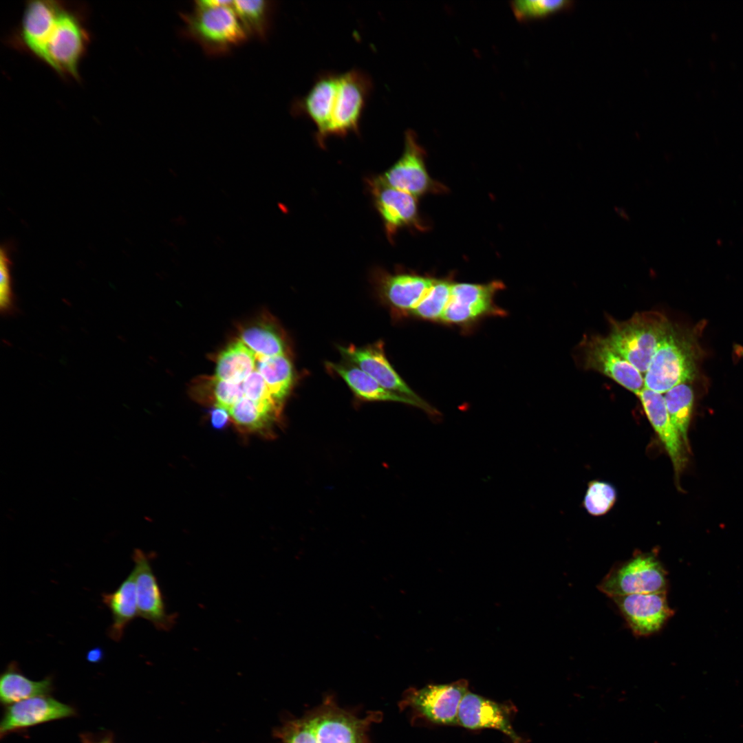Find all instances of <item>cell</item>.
I'll return each instance as SVG.
<instances>
[{"label": "cell", "mask_w": 743, "mask_h": 743, "mask_svg": "<svg viewBox=\"0 0 743 743\" xmlns=\"http://www.w3.org/2000/svg\"><path fill=\"white\" fill-rule=\"evenodd\" d=\"M374 714L359 718L329 702L279 732L282 743H366Z\"/></svg>", "instance_id": "1"}, {"label": "cell", "mask_w": 743, "mask_h": 743, "mask_svg": "<svg viewBox=\"0 0 743 743\" xmlns=\"http://www.w3.org/2000/svg\"><path fill=\"white\" fill-rule=\"evenodd\" d=\"M84 17L82 8L63 2L39 59L62 77L80 78V63L91 40Z\"/></svg>", "instance_id": "2"}, {"label": "cell", "mask_w": 743, "mask_h": 743, "mask_svg": "<svg viewBox=\"0 0 743 743\" xmlns=\"http://www.w3.org/2000/svg\"><path fill=\"white\" fill-rule=\"evenodd\" d=\"M671 325L659 312H638L625 321H611L610 332L605 338L616 352L645 374Z\"/></svg>", "instance_id": "3"}, {"label": "cell", "mask_w": 743, "mask_h": 743, "mask_svg": "<svg viewBox=\"0 0 743 743\" xmlns=\"http://www.w3.org/2000/svg\"><path fill=\"white\" fill-rule=\"evenodd\" d=\"M195 7L192 13L182 17L185 32L208 54L226 53L246 39L247 32L232 6Z\"/></svg>", "instance_id": "4"}, {"label": "cell", "mask_w": 743, "mask_h": 743, "mask_svg": "<svg viewBox=\"0 0 743 743\" xmlns=\"http://www.w3.org/2000/svg\"><path fill=\"white\" fill-rule=\"evenodd\" d=\"M696 372L691 347L671 325L645 373L644 387L663 394L691 382Z\"/></svg>", "instance_id": "5"}, {"label": "cell", "mask_w": 743, "mask_h": 743, "mask_svg": "<svg viewBox=\"0 0 743 743\" xmlns=\"http://www.w3.org/2000/svg\"><path fill=\"white\" fill-rule=\"evenodd\" d=\"M667 572L654 552L637 553L612 567L598 585L610 598L667 592Z\"/></svg>", "instance_id": "6"}, {"label": "cell", "mask_w": 743, "mask_h": 743, "mask_svg": "<svg viewBox=\"0 0 743 743\" xmlns=\"http://www.w3.org/2000/svg\"><path fill=\"white\" fill-rule=\"evenodd\" d=\"M372 89V78L358 69L339 74L328 138L359 132L360 118Z\"/></svg>", "instance_id": "7"}, {"label": "cell", "mask_w": 743, "mask_h": 743, "mask_svg": "<svg viewBox=\"0 0 743 743\" xmlns=\"http://www.w3.org/2000/svg\"><path fill=\"white\" fill-rule=\"evenodd\" d=\"M425 154L415 132L408 129L405 133L400 158L380 177L389 186L416 197L444 191L445 186L434 181L428 173Z\"/></svg>", "instance_id": "8"}, {"label": "cell", "mask_w": 743, "mask_h": 743, "mask_svg": "<svg viewBox=\"0 0 743 743\" xmlns=\"http://www.w3.org/2000/svg\"><path fill=\"white\" fill-rule=\"evenodd\" d=\"M468 688L469 683L464 679L449 684L429 685L420 689H411L407 695L406 704L431 724L459 725V707Z\"/></svg>", "instance_id": "9"}, {"label": "cell", "mask_w": 743, "mask_h": 743, "mask_svg": "<svg viewBox=\"0 0 743 743\" xmlns=\"http://www.w3.org/2000/svg\"><path fill=\"white\" fill-rule=\"evenodd\" d=\"M366 182L390 241L401 228L423 229L417 197L389 186L380 175L369 177Z\"/></svg>", "instance_id": "10"}, {"label": "cell", "mask_w": 743, "mask_h": 743, "mask_svg": "<svg viewBox=\"0 0 743 743\" xmlns=\"http://www.w3.org/2000/svg\"><path fill=\"white\" fill-rule=\"evenodd\" d=\"M504 288L495 281L486 284L453 283L441 321L451 325H467L491 314H502L494 303L495 293Z\"/></svg>", "instance_id": "11"}, {"label": "cell", "mask_w": 743, "mask_h": 743, "mask_svg": "<svg viewBox=\"0 0 743 743\" xmlns=\"http://www.w3.org/2000/svg\"><path fill=\"white\" fill-rule=\"evenodd\" d=\"M637 636L658 632L673 616L667 592L634 594L610 598Z\"/></svg>", "instance_id": "12"}, {"label": "cell", "mask_w": 743, "mask_h": 743, "mask_svg": "<svg viewBox=\"0 0 743 743\" xmlns=\"http://www.w3.org/2000/svg\"><path fill=\"white\" fill-rule=\"evenodd\" d=\"M341 354L353 365L376 380L385 389L416 401L431 415L439 413L419 397L399 376L385 357L380 343L363 347L353 345L338 347Z\"/></svg>", "instance_id": "13"}, {"label": "cell", "mask_w": 743, "mask_h": 743, "mask_svg": "<svg viewBox=\"0 0 743 743\" xmlns=\"http://www.w3.org/2000/svg\"><path fill=\"white\" fill-rule=\"evenodd\" d=\"M75 715L76 710L74 707L50 696L30 698L5 706L0 722V737Z\"/></svg>", "instance_id": "14"}, {"label": "cell", "mask_w": 743, "mask_h": 743, "mask_svg": "<svg viewBox=\"0 0 743 743\" xmlns=\"http://www.w3.org/2000/svg\"><path fill=\"white\" fill-rule=\"evenodd\" d=\"M132 559L136 587L138 616L147 620L159 630L169 631L175 625L176 616L167 612L163 595L153 571L149 556L135 549Z\"/></svg>", "instance_id": "15"}, {"label": "cell", "mask_w": 743, "mask_h": 743, "mask_svg": "<svg viewBox=\"0 0 743 743\" xmlns=\"http://www.w3.org/2000/svg\"><path fill=\"white\" fill-rule=\"evenodd\" d=\"M515 711L512 704L499 703L469 691L459 707L458 724L471 730L496 729L506 735L512 743H524V739L512 724Z\"/></svg>", "instance_id": "16"}, {"label": "cell", "mask_w": 743, "mask_h": 743, "mask_svg": "<svg viewBox=\"0 0 743 743\" xmlns=\"http://www.w3.org/2000/svg\"><path fill=\"white\" fill-rule=\"evenodd\" d=\"M339 74L334 72L321 73L308 92L295 100L292 105L294 115L306 116L313 122L316 129L315 140L322 148L328 138Z\"/></svg>", "instance_id": "17"}, {"label": "cell", "mask_w": 743, "mask_h": 743, "mask_svg": "<svg viewBox=\"0 0 743 743\" xmlns=\"http://www.w3.org/2000/svg\"><path fill=\"white\" fill-rule=\"evenodd\" d=\"M63 3L48 0L27 2L20 25L8 39L9 44L39 60Z\"/></svg>", "instance_id": "18"}, {"label": "cell", "mask_w": 743, "mask_h": 743, "mask_svg": "<svg viewBox=\"0 0 743 743\" xmlns=\"http://www.w3.org/2000/svg\"><path fill=\"white\" fill-rule=\"evenodd\" d=\"M585 367L612 378L636 395L644 388V377L616 352L605 337L594 336L583 344Z\"/></svg>", "instance_id": "19"}, {"label": "cell", "mask_w": 743, "mask_h": 743, "mask_svg": "<svg viewBox=\"0 0 743 743\" xmlns=\"http://www.w3.org/2000/svg\"><path fill=\"white\" fill-rule=\"evenodd\" d=\"M636 396L671 461L678 482L688 462L689 450L669 418L664 396L645 387Z\"/></svg>", "instance_id": "20"}, {"label": "cell", "mask_w": 743, "mask_h": 743, "mask_svg": "<svg viewBox=\"0 0 743 743\" xmlns=\"http://www.w3.org/2000/svg\"><path fill=\"white\" fill-rule=\"evenodd\" d=\"M381 292L395 308L410 312L427 293L435 279L413 273L376 270Z\"/></svg>", "instance_id": "21"}, {"label": "cell", "mask_w": 743, "mask_h": 743, "mask_svg": "<svg viewBox=\"0 0 743 743\" xmlns=\"http://www.w3.org/2000/svg\"><path fill=\"white\" fill-rule=\"evenodd\" d=\"M102 601L109 608L112 616L109 636L114 641H119L127 625L138 616L133 571L114 592L103 593Z\"/></svg>", "instance_id": "22"}, {"label": "cell", "mask_w": 743, "mask_h": 743, "mask_svg": "<svg viewBox=\"0 0 743 743\" xmlns=\"http://www.w3.org/2000/svg\"><path fill=\"white\" fill-rule=\"evenodd\" d=\"M53 690L52 676L32 680L23 674L15 661L10 662L0 676V700L5 706L33 697L50 696Z\"/></svg>", "instance_id": "23"}, {"label": "cell", "mask_w": 743, "mask_h": 743, "mask_svg": "<svg viewBox=\"0 0 743 743\" xmlns=\"http://www.w3.org/2000/svg\"><path fill=\"white\" fill-rule=\"evenodd\" d=\"M327 365L345 381L359 398L368 400L400 402L420 408L416 401L385 389L373 378L352 364L327 363Z\"/></svg>", "instance_id": "24"}, {"label": "cell", "mask_w": 743, "mask_h": 743, "mask_svg": "<svg viewBox=\"0 0 743 743\" xmlns=\"http://www.w3.org/2000/svg\"><path fill=\"white\" fill-rule=\"evenodd\" d=\"M255 353L240 339L230 343L217 356L214 377L240 384L256 369Z\"/></svg>", "instance_id": "25"}, {"label": "cell", "mask_w": 743, "mask_h": 743, "mask_svg": "<svg viewBox=\"0 0 743 743\" xmlns=\"http://www.w3.org/2000/svg\"><path fill=\"white\" fill-rule=\"evenodd\" d=\"M257 357L256 370L263 378L272 398L281 405L292 385L293 367L286 354Z\"/></svg>", "instance_id": "26"}, {"label": "cell", "mask_w": 743, "mask_h": 743, "mask_svg": "<svg viewBox=\"0 0 743 743\" xmlns=\"http://www.w3.org/2000/svg\"><path fill=\"white\" fill-rule=\"evenodd\" d=\"M663 396L669 418L689 451L688 432L694 398L692 388L688 384H681Z\"/></svg>", "instance_id": "27"}, {"label": "cell", "mask_w": 743, "mask_h": 743, "mask_svg": "<svg viewBox=\"0 0 743 743\" xmlns=\"http://www.w3.org/2000/svg\"><path fill=\"white\" fill-rule=\"evenodd\" d=\"M239 339L258 356L271 357L286 354L284 341L270 324L257 323L249 325L241 331Z\"/></svg>", "instance_id": "28"}, {"label": "cell", "mask_w": 743, "mask_h": 743, "mask_svg": "<svg viewBox=\"0 0 743 743\" xmlns=\"http://www.w3.org/2000/svg\"><path fill=\"white\" fill-rule=\"evenodd\" d=\"M232 7L247 32L263 38L269 25L270 5L267 1H233Z\"/></svg>", "instance_id": "29"}, {"label": "cell", "mask_w": 743, "mask_h": 743, "mask_svg": "<svg viewBox=\"0 0 743 743\" xmlns=\"http://www.w3.org/2000/svg\"><path fill=\"white\" fill-rule=\"evenodd\" d=\"M453 283L446 279H435L418 305L411 312L418 318L441 320L449 303Z\"/></svg>", "instance_id": "30"}, {"label": "cell", "mask_w": 743, "mask_h": 743, "mask_svg": "<svg viewBox=\"0 0 743 743\" xmlns=\"http://www.w3.org/2000/svg\"><path fill=\"white\" fill-rule=\"evenodd\" d=\"M616 498V491L613 485L604 481L593 480L588 484L583 506L590 515L601 516L611 510Z\"/></svg>", "instance_id": "31"}, {"label": "cell", "mask_w": 743, "mask_h": 743, "mask_svg": "<svg viewBox=\"0 0 743 743\" xmlns=\"http://www.w3.org/2000/svg\"><path fill=\"white\" fill-rule=\"evenodd\" d=\"M570 1L519 0L510 2V7L519 21L543 18L570 7Z\"/></svg>", "instance_id": "32"}, {"label": "cell", "mask_w": 743, "mask_h": 743, "mask_svg": "<svg viewBox=\"0 0 743 743\" xmlns=\"http://www.w3.org/2000/svg\"><path fill=\"white\" fill-rule=\"evenodd\" d=\"M10 250V246L5 244L1 246L0 251V308L1 312L5 314L12 313L14 309Z\"/></svg>", "instance_id": "33"}, {"label": "cell", "mask_w": 743, "mask_h": 743, "mask_svg": "<svg viewBox=\"0 0 743 743\" xmlns=\"http://www.w3.org/2000/svg\"><path fill=\"white\" fill-rule=\"evenodd\" d=\"M211 385L209 402L213 406L222 407L227 411L244 397L241 383L235 384L213 377L210 380Z\"/></svg>", "instance_id": "34"}, {"label": "cell", "mask_w": 743, "mask_h": 743, "mask_svg": "<svg viewBox=\"0 0 743 743\" xmlns=\"http://www.w3.org/2000/svg\"><path fill=\"white\" fill-rule=\"evenodd\" d=\"M210 422L215 429L226 428L230 421L228 411L222 407L213 406L209 411Z\"/></svg>", "instance_id": "35"}, {"label": "cell", "mask_w": 743, "mask_h": 743, "mask_svg": "<svg viewBox=\"0 0 743 743\" xmlns=\"http://www.w3.org/2000/svg\"><path fill=\"white\" fill-rule=\"evenodd\" d=\"M80 739L83 743H115L110 732L85 733L81 734Z\"/></svg>", "instance_id": "36"}, {"label": "cell", "mask_w": 743, "mask_h": 743, "mask_svg": "<svg viewBox=\"0 0 743 743\" xmlns=\"http://www.w3.org/2000/svg\"><path fill=\"white\" fill-rule=\"evenodd\" d=\"M104 656L103 650L100 647H95L89 650L86 654L87 661L96 663L100 662Z\"/></svg>", "instance_id": "37"}, {"label": "cell", "mask_w": 743, "mask_h": 743, "mask_svg": "<svg viewBox=\"0 0 743 743\" xmlns=\"http://www.w3.org/2000/svg\"><path fill=\"white\" fill-rule=\"evenodd\" d=\"M737 352H738L743 356V348L742 347H738V351H737Z\"/></svg>", "instance_id": "38"}]
</instances>
